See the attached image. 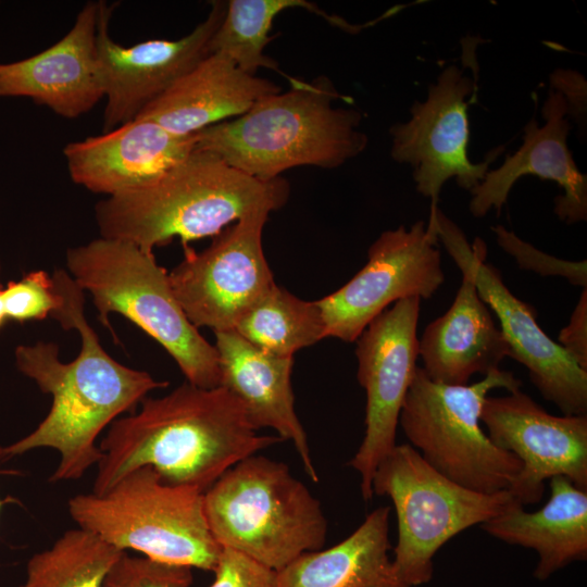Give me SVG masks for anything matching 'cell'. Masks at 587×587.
I'll return each instance as SVG.
<instances>
[{
    "mask_svg": "<svg viewBox=\"0 0 587 587\" xmlns=\"http://www.w3.org/2000/svg\"><path fill=\"white\" fill-rule=\"evenodd\" d=\"M192 580L189 566L124 552L108 573L102 587H190Z\"/></svg>",
    "mask_w": 587,
    "mask_h": 587,
    "instance_id": "obj_29",
    "label": "cell"
},
{
    "mask_svg": "<svg viewBox=\"0 0 587 587\" xmlns=\"http://www.w3.org/2000/svg\"><path fill=\"white\" fill-rule=\"evenodd\" d=\"M389 507H379L339 544L304 552L277 571V587H405L389 559Z\"/></svg>",
    "mask_w": 587,
    "mask_h": 587,
    "instance_id": "obj_24",
    "label": "cell"
},
{
    "mask_svg": "<svg viewBox=\"0 0 587 587\" xmlns=\"http://www.w3.org/2000/svg\"><path fill=\"white\" fill-rule=\"evenodd\" d=\"M539 126L533 117L524 127L523 143L508 154L496 170H489L470 192L469 209L473 216L483 217L491 209L499 214L513 185L525 175L555 182L563 195L554 199V213L567 223L587 220V176L577 167L567 147L571 129L567 107L562 95L550 89Z\"/></svg>",
    "mask_w": 587,
    "mask_h": 587,
    "instance_id": "obj_18",
    "label": "cell"
},
{
    "mask_svg": "<svg viewBox=\"0 0 587 587\" xmlns=\"http://www.w3.org/2000/svg\"><path fill=\"white\" fill-rule=\"evenodd\" d=\"M2 288H0V329L3 327V325L8 321L5 311H4L3 299H2Z\"/></svg>",
    "mask_w": 587,
    "mask_h": 587,
    "instance_id": "obj_34",
    "label": "cell"
},
{
    "mask_svg": "<svg viewBox=\"0 0 587 587\" xmlns=\"http://www.w3.org/2000/svg\"><path fill=\"white\" fill-rule=\"evenodd\" d=\"M304 8L330 20L305 0H230L224 17L210 41V53H221L241 71L255 75L260 68L278 71L277 63L263 52L272 37L274 18L283 11Z\"/></svg>",
    "mask_w": 587,
    "mask_h": 587,
    "instance_id": "obj_27",
    "label": "cell"
},
{
    "mask_svg": "<svg viewBox=\"0 0 587 587\" xmlns=\"http://www.w3.org/2000/svg\"><path fill=\"white\" fill-rule=\"evenodd\" d=\"M551 89L559 91L565 100L567 115L580 127L586 125L587 84L582 74L571 70H555L550 75Z\"/></svg>",
    "mask_w": 587,
    "mask_h": 587,
    "instance_id": "obj_33",
    "label": "cell"
},
{
    "mask_svg": "<svg viewBox=\"0 0 587 587\" xmlns=\"http://www.w3.org/2000/svg\"><path fill=\"white\" fill-rule=\"evenodd\" d=\"M438 241L430 218L382 233L369 249L366 264L338 290L316 300L326 337L355 341L389 304L430 298L445 282Z\"/></svg>",
    "mask_w": 587,
    "mask_h": 587,
    "instance_id": "obj_10",
    "label": "cell"
},
{
    "mask_svg": "<svg viewBox=\"0 0 587 587\" xmlns=\"http://www.w3.org/2000/svg\"><path fill=\"white\" fill-rule=\"evenodd\" d=\"M372 490L394 503L398 539L391 562L405 587L432 579L433 558L452 537L523 507L509 490L484 494L450 480L409 444L396 445L378 463Z\"/></svg>",
    "mask_w": 587,
    "mask_h": 587,
    "instance_id": "obj_9",
    "label": "cell"
},
{
    "mask_svg": "<svg viewBox=\"0 0 587 587\" xmlns=\"http://www.w3.org/2000/svg\"><path fill=\"white\" fill-rule=\"evenodd\" d=\"M521 385L512 372L500 369L471 385L442 384L417 366L398 424L423 459L450 480L484 494L509 490L522 462L492 444L480 415L489 391L513 392Z\"/></svg>",
    "mask_w": 587,
    "mask_h": 587,
    "instance_id": "obj_8",
    "label": "cell"
},
{
    "mask_svg": "<svg viewBox=\"0 0 587 587\" xmlns=\"http://www.w3.org/2000/svg\"><path fill=\"white\" fill-rule=\"evenodd\" d=\"M279 91L273 82L245 73L227 57L210 53L137 117L172 134L191 136L246 113L262 98Z\"/></svg>",
    "mask_w": 587,
    "mask_h": 587,
    "instance_id": "obj_22",
    "label": "cell"
},
{
    "mask_svg": "<svg viewBox=\"0 0 587 587\" xmlns=\"http://www.w3.org/2000/svg\"><path fill=\"white\" fill-rule=\"evenodd\" d=\"M220 387L228 390L243 405L248 420L258 430L274 429L289 440L300 457L304 472L320 480L313 464L307 433L295 410L291 386L294 357L266 353L235 330L215 332Z\"/></svg>",
    "mask_w": 587,
    "mask_h": 587,
    "instance_id": "obj_20",
    "label": "cell"
},
{
    "mask_svg": "<svg viewBox=\"0 0 587 587\" xmlns=\"http://www.w3.org/2000/svg\"><path fill=\"white\" fill-rule=\"evenodd\" d=\"M211 534L221 548L279 571L304 552L322 549L327 520L320 501L289 467L250 455L203 492Z\"/></svg>",
    "mask_w": 587,
    "mask_h": 587,
    "instance_id": "obj_6",
    "label": "cell"
},
{
    "mask_svg": "<svg viewBox=\"0 0 587 587\" xmlns=\"http://www.w3.org/2000/svg\"><path fill=\"white\" fill-rule=\"evenodd\" d=\"M549 480L551 495L541 509L526 512L520 507L480 525L499 540L534 549L539 557L534 576L539 580L587 559V490L565 476Z\"/></svg>",
    "mask_w": 587,
    "mask_h": 587,
    "instance_id": "obj_23",
    "label": "cell"
},
{
    "mask_svg": "<svg viewBox=\"0 0 587 587\" xmlns=\"http://www.w3.org/2000/svg\"><path fill=\"white\" fill-rule=\"evenodd\" d=\"M260 350L279 357H294L326 337L316 301L302 300L273 285L240 319L235 329Z\"/></svg>",
    "mask_w": 587,
    "mask_h": 587,
    "instance_id": "obj_25",
    "label": "cell"
},
{
    "mask_svg": "<svg viewBox=\"0 0 587 587\" xmlns=\"http://www.w3.org/2000/svg\"><path fill=\"white\" fill-rule=\"evenodd\" d=\"M51 276L61 301L50 317L65 330H77L80 349L74 360L63 362L53 341L15 348L18 372L50 394L52 403L35 429L3 446L1 461L41 448L57 450L60 461L49 480L59 483L79 479L97 465L102 457L97 445L102 430L121 415L135 412L150 391L165 388L168 382L113 359L87 321L85 291L63 268Z\"/></svg>",
    "mask_w": 587,
    "mask_h": 587,
    "instance_id": "obj_1",
    "label": "cell"
},
{
    "mask_svg": "<svg viewBox=\"0 0 587 587\" xmlns=\"http://www.w3.org/2000/svg\"><path fill=\"white\" fill-rule=\"evenodd\" d=\"M2 448H3V446L0 444V461H1V451H2ZM11 501H13L12 498L0 499V512H1V509H2L8 502H11Z\"/></svg>",
    "mask_w": 587,
    "mask_h": 587,
    "instance_id": "obj_35",
    "label": "cell"
},
{
    "mask_svg": "<svg viewBox=\"0 0 587 587\" xmlns=\"http://www.w3.org/2000/svg\"><path fill=\"white\" fill-rule=\"evenodd\" d=\"M279 441L259 435L225 388L186 382L163 397L145 398L139 410L109 426L91 492L101 495L143 466L167 484L204 492L236 463Z\"/></svg>",
    "mask_w": 587,
    "mask_h": 587,
    "instance_id": "obj_2",
    "label": "cell"
},
{
    "mask_svg": "<svg viewBox=\"0 0 587 587\" xmlns=\"http://www.w3.org/2000/svg\"><path fill=\"white\" fill-rule=\"evenodd\" d=\"M124 552L86 529H68L28 560L23 587H102Z\"/></svg>",
    "mask_w": 587,
    "mask_h": 587,
    "instance_id": "obj_26",
    "label": "cell"
},
{
    "mask_svg": "<svg viewBox=\"0 0 587 587\" xmlns=\"http://www.w3.org/2000/svg\"><path fill=\"white\" fill-rule=\"evenodd\" d=\"M213 583L209 587H277V572L250 558L222 548Z\"/></svg>",
    "mask_w": 587,
    "mask_h": 587,
    "instance_id": "obj_31",
    "label": "cell"
},
{
    "mask_svg": "<svg viewBox=\"0 0 587 587\" xmlns=\"http://www.w3.org/2000/svg\"><path fill=\"white\" fill-rule=\"evenodd\" d=\"M268 213L237 221L200 252L184 248L168 273L173 292L197 328L234 330L240 319L276 283L265 259L262 232Z\"/></svg>",
    "mask_w": 587,
    "mask_h": 587,
    "instance_id": "obj_13",
    "label": "cell"
},
{
    "mask_svg": "<svg viewBox=\"0 0 587 587\" xmlns=\"http://www.w3.org/2000/svg\"><path fill=\"white\" fill-rule=\"evenodd\" d=\"M2 287H3V284L1 282V260H0V288H2Z\"/></svg>",
    "mask_w": 587,
    "mask_h": 587,
    "instance_id": "obj_36",
    "label": "cell"
},
{
    "mask_svg": "<svg viewBox=\"0 0 587 587\" xmlns=\"http://www.w3.org/2000/svg\"><path fill=\"white\" fill-rule=\"evenodd\" d=\"M65 262L67 273L90 294L103 326L112 330V313L125 316L166 350L188 383L220 386L217 351L186 316L153 251L100 236L68 248Z\"/></svg>",
    "mask_w": 587,
    "mask_h": 587,
    "instance_id": "obj_5",
    "label": "cell"
},
{
    "mask_svg": "<svg viewBox=\"0 0 587 587\" xmlns=\"http://www.w3.org/2000/svg\"><path fill=\"white\" fill-rule=\"evenodd\" d=\"M288 196L284 178L258 179L195 148L153 184L97 202L95 218L104 238L153 251L178 237L186 248L232 222L278 210Z\"/></svg>",
    "mask_w": 587,
    "mask_h": 587,
    "instance_id": "obj_3",
    "label": "cell"
},
{
    "mask_svg": "<svg viewBox=\"0 0 587 587\" xmlns=\"http://www.w3.org/2000/svg\"><path fill=\"white\" fill-rule=\"evenodd\" d=\"M452 259L462 272L461 285L449 310L425 327L419 355L432 380L465 385L474 374L500 369L510 348L478 295L469 264L460 257Z\"/></svg>",
    "mask_w": 587,
    "mask_h": 587,
    "instance_id": "obj_21",
    "label": "cell"
},
{
    "mask_svg": "<svg viewBox=\"0 0 587 587\" xmlns=\"http://www.w3.org/2000/svg\"><path fill=\"white\" fill-rule=\"evenodd\" d=\"M345 98L325 76L295 79L286 92L259 100L246 113L196 134V149L262 180L296 166L335 168L359 155L367 137L359 130L362 114L335 108Z\"/></svg>",
    "mask_w": 587,
    "mask_h": 587,
    "instance_id": "obj_4",
    "label": "cell"
},
{
    "mask_svg": "<svg viewBox=\"0 0 587 587\" xmlns=\"http://www.w3.org/2000/svg\"><path fill=\"white\" fill-rule=\"evenodd\" d=\"M98 15L99 1H89L59 41L26 59L0 63V98H28L70 120L91 111L104 98Z\"/></svg>",
    "mask_w": 587,
    "mask_h": 587,
    "instance_id": "obj_17",
    "label": "cell"
},
{
    "mask_svg": "<svg viewBox=\"0 0 587 587\" xmlns=\"http://www.w3.org/2000/svg\"><path fill=\"white\" fill-rule=\"evenodd\" d=\"M114 7L99 1L97 49L105 98L103 133L135 120L210 54V41L224 17L226 1H213L205 20L182 38L149 39L129 47L110 35Z\"/></svg>",
    "mask_w": 587,
    "mask_h": 587,
    "instance_id": "obj_16",
    "label": "cell"
},
{
    "mask_svg": "<svg viewBox=\"0 0 587 587\" xmlns=\"http://www.w3.org/2000/svg\"><path fill=\"white\" fill-rule=\"evenodd\" d=\"M476 91V80L450 64L428 86L426 99L413 103L411 117L390 127L391 158L412 166L416 191L430 198L432 205H437L444 184L451 178L471 191L504 150L500 146L478 163L467 155V108Z\"/></svg>",
    "mask_w": 587,
    "mask_h": 587,
    "instance_id": "obj_12",
    "label": "cell"
},
{
    "mask_svg": "<svg viewBox=\"0 0 587 587\" xmlns=\"http://www.w3.org/2000/svg\"><path fill=\"white\" fill-rule=\"evenodd\" d=\"M421 298L394 303L375 317L357 341L358 380L366 391L365 433L349 461L361 476L364 500L373 498L378 463L395 448L399 415L416 371V327Z\"/></svg>",
    "mask_w": 587,
    "mask_h": 587,
    "instance_id": "obj_14",
    "label": "cell"
},
{
    "mask_svg": "<svg viewBox=\"0 0 587 587\" xmlns=\"http://www.w3.org/2000/svg\"><path fill=\"white\" fill-rule=\"evenodd\" d=\"M430 209L438 240L451 258L460 257L469 264L479 297L496 313L509 357L527 369L541 396L563 415H586L587 371L541 329L534 309L508 289L499 270L485 262L484 241L476 238L471 246L454 222L437 207Z\"/></svg>",
    "mask_w": 587,
    "mask_h": 587,
    "instance_id": "obj_11",
    "label": "cell"
},
{
    "mask_svg": "<svg viewBox=\"0 0 587 587\" xmlns=\"http://www.w3.org/2000/svg\"><path fill=\"white\" fill-rule=\"evenodd\" d=\"M2 299L8 321L18 323L51 316L61 301L52 276L41 270L29 272L20 280L9 282L2 288Z\"/></svg>",
    "mask_w": 587,
    "mask_h": 587,
    "instance_id": "obj_28",
    "label": "cell"
},
{
    "mask_svg": "<svg viewBox=\"0 0 587 587\" xmlns=\"http://www.w3.org/2000/svg\"><path fill=\"white\" fill-rule=\"evenodd\" d=\"M195 146L196 134L178 136L137 117L101 135L68 142L63 155L73 183L112 197L153 184Z\"/></svg>",
    "mask_w": 587,
    "mask_h": 587,
    "instance_id": "obj_19",
    "label": "cell"
},
{
    "mask_svg": "<svg viewBox=\"0 0 587 587\" xmlns=\"http://www.w3.org/2000/svg\"><path fill=\"white\" fill-rule=\"evenodd\" d=\"M77 527L118 550L213 572L222 548L209 528L203 492L165 483L151 467H139L101 495L79 494L67 502Z\"/></svg>",
    "mask_w": 587,
    "mask_h": 587,
    "instance_id": "obj_7",
    "label": "cell"
},
{
    "mask_svg": "<svg viewBox=\"0 0 587 587\" xmlns=\"http://www.w3.org/2000/svg\"><path fill=\"white\" fill-rule=\"evenodd\" d=\"M480 422L495 446L522 462L509 491L523 507L539 502L554 476L587 490V415H552L516 390L487 397Z\"/></svg>",
    "mask_w": 587,
    "mask_h": 587,
    "instance_id": "obj_15",
    "label": "cell"
},
{
    "mask_svg": "<svg viewBox=\"0 0 587 587\" xmlns=\"http://www.w3.org/2000/svg\"><path fill=\"white\" fill-rule=\"evenodd\" d=\"M558 344L569 355L587 371V289L583 288L580 297L572 312L569 324L558 336Z\"/></svg>",
    "mask_w": 587,
    "mask_h": 587,
    "instance_id": "obj_32",
    "label": "cell"
},
{
    "mask_svg": "<svg viewBox=\"0 0 587 587\" xmlns=\"http://www.w3.org/2000/svg\"><path fill=\"white\" fill-rule=\"evenodd\" d=\"M492 230L498 245L514 258L521 268L533 271L541 276H560L572 285L586 288V260L574 262L547 254L501 225L492 227Z\"/></svg>",
    "mask_w": 587,
    "mask_h": 587,
    "instance_id": "obj_30",
    "label": "cell"
}]
</instances>
